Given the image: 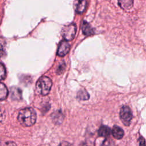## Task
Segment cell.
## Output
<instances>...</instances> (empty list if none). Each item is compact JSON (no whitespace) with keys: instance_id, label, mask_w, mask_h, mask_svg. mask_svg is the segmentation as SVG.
I'll use <instances>...</instances> for the list:
<instances>
[{"instance_id":"1","label":"cell","mask_w":146,"mask_h":146,"mask_svg":"<svg viewBox=\"0 0 146 146\" xmlns=\"http://www.w3.org/2000/svg\"><path fill=\"white\" fill-rule=\"evenodd\" d=\"M18 119L20 124L23 126H31L36 121V114L33 108L30 107L25 108L19 112Z\"/></svg>"},{"instance_id":"2","label":"cell","mask_w":146,"mask_h":146,"mask_svg":"<svg viewBox=\"0 0 146 146\" xmlns=\"http://www.w3.org/2000/svg\"><path fill=\"white\" fill-rule=\"evenodd\" d=\"M52 81L47 76L40 77L36 83V90L37 92L42 95H47L51 88Z\"/></svg>"},{"instance_id":"3","label":"cell","mask_w":146,"mask_h":146,"mask_svg":"<svg viewBox=\"0 0 146 146\" xmlns=\"http://www.w3.org/2000/svg\"><path fill=\"white\" fill-rule=\"evenodd\" d=\"M76 26L74 23L65 26L62 30V35L65 40L68 41L72 40L76 34Z\"/></svg>"},{"instance_id":"4","label":"cell","mask_w":146,"mask_h":146,"mask_svg":"<svg viewBox=\"0 0 146 146\" xmlns=\"http://www.w3.org/2000/svg\"><path fill=\"white\" fill-rule=\"evenodd\" d=\"M120 117L121 121L125 125L128 126L130 124L132 119V113L129 107L124 106L121 108L120 111Z\"/></svg>"},{"instance_id":"5","label":"cell","mask_w":146,"mask_h":146,"mask_svg":"<svg viewBox=\"0 0 146 146\" xmlns=\"http://www.w3.org/2000/svg\"><path fill=\"white\" fill-rule=\"evenodd\" d=\"M70 49V44L68 43V42L65 40H62L59 44L57 50V55L59 56H64L68 52Z\"/></svg>"},{"instance_id":"6","label":"cell","mask_w":146,"mask_h":146,"mask_svg":"<svg viewBox=\"0 0 146 146\" xmlns=\"http://www.w3.org/2000/svg\"><path fill=\"white\" fill-rule=\"evenodd\" d=\"M11 97L14 100H19L22 99V91L17 87H12L10 90Z\"/></svg>"},{"instance_id":"7","label":"cell","mask_w":146,"mask_h":146,"mask_svg":"<svg viewBox=\"0 0 146 146\" xmlns=\"http://www.w3.org/2000/svg\"><path fill=\"white\" fill-rule=\"evenodd\" d=\"M87 5L86 0H76L75 2V11L78 14H82L85 10Z\"/></svg>"},{"instance_id":"8","label":"cell","mask_w":146,"mask_h":146,"mask_svg":"<svg viewBox=\"0 0 146 146\" xmlns=\"http://www.w3.org/2000/svg\"><path fill=\"white\" fill-rule=\"evenodd\" d=\"M124 131L122 128L117 125H114L112 129V135L114 138L116 139H120L124 136Z\"/></svg>"},{"instance_id":"9","label":"cell","mask_w":146,"mask_h":146,"mask_svg":"<svg viewBox=\"0 0 146 146\" xmlns=\"http://www.w3.org/2000/svg\"><path fill=\"white\" fill-rule=\"evenodd\" d=\"M51 117L54 123L57 124H61L63 120V115L60 110L56 111L55 112L52 113Z\"/></svg>"},{"instance_id":"10","label":"cell","mask_w":146,"mask_h":146,"mask_svg":"<svg viewBox=\"0 0 146 146\" xmlns=\"http://www.w3.org/2000/svg\"><path fill=\"white\" fill-rule=\"evenodd\" d=\"M82 30L83 33L86 35H92L94 33V29L92 28L91 25L86 21H83L82 25Z\"/></svg>"},{"instance_id":"11","label":"cell","mask_w":146,"mask_h":146,"mask_svg":"<svg viewBox=\"0 0 146 146\" xmlns=\"http://www.w3.org/2000/svg\"><path fill=\"white\" fill-rule=\"evenodd\" d=\"M134 0H118V4L124 10H129L132 8Z\"/></svg>"},{"instance_id":"12","label":"cell","mask_w":146,"mask_h":146,"mask_svg":"<svg viewBox=\"0 0 146 146\" xmlns=\"http://www.w3.org/2000/svg\"><path fill=\"white\" fill-rule=\"evenodd\" d=\"M111 129L107 125H102L98 129V135L101 137H108L111 134Z\"/></svg>"},{"instance_id":"13","label":"cell","mask_w":146,"mask_h":146,"mask_svg":"<svg viewBox=\"0 0 146 146\" xmlns=\"http://www.w3.org/2000/svg\"><path fill=\"white\" fill-rule=\"evenodd\" d=\"M8 90L6 86L2 83L0 82V100H3L8 96Z\"/></svg>"},{"instance_id":"14","label":"cell","mask_w":146,"mask_h":146,"mask_svg":"<svg viewBox=\"0 0 146 146\" xmlns=\"http://www.w3.org/2000/svg\"><path fill=\"white\" fill-rule=\"evenodd\" d=\"M90 95L84 89L80 90L77 94V98L81 100H87L89 99Z\"/></svg>"},{"instance_id":"15","label":"cell","mask_w":146,"mask_h":146,"mask_svg":"<svg viewBox=\"0 0 146 146\" xmlns=\"http://www.w3.org/2000/svg\"><path fill=\"white\" fill-rule=\"evenodd\" d=\"M6 42L5 39L0 37V57L2 56L5 53Z\"/></svg>"},{"instance_id":"16","label":"cell","mask_w":146,"mask_h":146,"mask_svg":"<svg viewBox=\"0 0 146 146\" xmlns=\"http://www.w3.org/2000/svg\"><path fill=\"white\" fill-rule=\"evenodd\" d=\"M6 77V69L5 66L0 62V80L4 79Z\"/></svg>"},{"instance_id":"17","label":"cell","mask_w":146,"mask_h":146,"mask_svg":"<svg viewBox=\"0 0 146 146\" xmlns=\"http://www.w3.org/2000/svg\"><path fill=\"white\" fill-rule=\"evenodd\" d=\"M65 68H66V64L64 62L62 63L59 66H58V68L57 69V71H56V72L57 74H62L65 70Z\"/></svg>"},{"instance_id":"18","label":"cell","mask_w":146,"mask_h":146,"mask_svg":"<svg viewBox=\"0 0 146 146\" xmlns=\"http://www.w3.org/2000/svg\"><path fill=\"white\" fill-rule=\"evenodd\" d=\"M113 142L110 139H107L105 140L101 146H112Z\"/></svg>"},{"instance_id":"19","label":"cell","mask_w":146,"mask_h":146,"mask_svg":"<svg viewBox=\"0 0 146 146\" xmlns=\"http://www.w3.org/2000/svg\"><path fill=\"white\" fill-rule=\"evenodd\" d=\"M139 146H145V139L142 136H140L139 137Z\"/></svg>"},{"instance_id":"20","label":"cell","mask_w":146,"mask_h":146,"mask_svg":"<svg viewBox=\"0 0 146 146\" xmlns=\"http://www.w3.org/2000/svg\"><path fill=\"white\" fill-rule=\"evenodd\" d=\"M4 146H17V145L13 141H7L5 143Z\"/></svg>"},{"instance_id":"21","label":"cell","mask_w":146,"mask_h":146,"mask_svg":"<svg viewBox=\"0 0 146 146\" xmlns=\"http://www.w3.org/2000/svg\"><path fill=\"white\" fill-rule=\"evenodd\" d=\"M80 146H93L92 145H91L90 144H88L86 143H83L82 144L80 145Z\"/></svg>"}]
</instances>
